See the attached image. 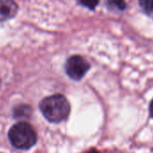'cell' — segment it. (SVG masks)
<instances>
[{
  "instance_id": "2",
  "label": "cell",
  "mask_w": 153,
  "mask_h": 153,
  "mask_svg": "<svg viewBox=\"0 0 153 153\" xmlns=\"http://www.w3.org/2000/svg\"><path fill=\"white\" fill-rule=\"evenodd\" d=\"M10 143L19 150H29L37 142L34 129L26 122H20L13 126L8 133Z\"/></svg>"
},
{
  "instance_id": "4",
  "label": "cell",
  "mask_w": 153,
  "mask_h": 153,
  "mask_svg": "<svg viewBox=\"0 0 153 153\" xmlns=\"http://www.w3.org/2000/svg\"><path fill=\"white\" fill-rule=\"evenodd\" d=\"M18 7L14 0H0V22L13 18L17 13Z\"/></svg>"
},
{
  "instance_id": "9",
  "label": "cell",
  "mask_w": 153,
  "mask_h": 153,
  "mask_svg": "<svg viewBox=\"0 0 153 153\" xmlns=\"http://www.w3.org/2000/svg\"><path fill=\"white\" fill-rule=\"evenodd\" d=\"M150 115H151V117L153 119V100L150 104Z\"/></svg>"
},
{
  "instance_id": "7",
  "label": "cell",
  "mask_w": 153,
  "mask_h": 153,
  "mask_svg": "<svg viewBox=\"0 0 153 153\" xmlns=\"http://www.w3.org/2000/svg\"><path fill=\"white\" fill-rule=\"evenodd\" d=\"M108 4L111 6L116 7L120 10H124L126 5L124 0H108Z\"/></svg>"
},
{
  "instance_id": "6",
  "label": "cell",
  "mask_w": 153,
  "mask_h": 153,
  "mask_svg": "<svg viewBox=\"0 0 153 153\" xmlns=\"http://www.w3.org/2000/svg\"><path fill=\"white\" fill-rule=\"evenodd\" d=\"M140 5L147 13H153V0H140Z\"/></svg>"
},
{
  "instance_id": "1",
  "label": "cell",
  "mask_w": 153,
  "mask_h": 153,
  "mask_svg": "<svg viewBox=\"0 0 153 153\" xmlns=\"http://www.w3.org/2000/svg\"><path fill=\"white\" fill-rule=\"evenodd\" d=\"M40 109L49 122L60 123L69 115L70 105L63 95L55 94L43 99L40 103Z\"/></svg>"
},
{
  "instance_id": "10",
  "label": "cell",
  "mask_w": 153,
  "mask_h": 153,
  "mask_svg": "<svg viewBox=\"0 0 153 153\" xmlns=\"http://www.w3.org/2000/svg\"><path fill=\"white\" fill-rule=\"evenodd\" d=\"M85 153H99V152H98V151H96V149H92V150L88 151L87 152H85Z\"/></svg>"
},
{
  "instance_id": "3",
  "label": "cell",
  "mask_w": 153,
  "mask_h": 153,
  "mask_svg": "<svg viewBox=\"0 0 153 153\" xmlns=\"http://www.w3.org/2000/svg\"><path fill=\"white\" fill-rule=\"evenodd\" d=\"M90 65L88 62L80 56H70L65 65V70L67 74L75 81L81 80L87 71L89 70Z\"/></svg>"
},
{
  "instance_id": "5",
  "label": "cell",
  "mask_w": 153,
  "mask_h": 153,
  "mask_svg": "<svg viewBox=\"0 0 153 153\" xmlns=\"http://www.w3.org/2000/svg\"><path fill=\"white\" fill-rule=\"evenodd\" d=\"M32 114V109L29 106L26 105H21L16 107L14 109V116L16 118H22V117H28Z\"/></svg>"
},
{
  "instance_id": "8",
  "label": "cell",
  "mask_w": 153,
  "mask_h": 153,
  "mask_svg": "<svg viewBox=\"0 0 153 153\" xmlns=\"http://www.w3.org/2000/svg\"><path fill=\"white\" fill-rule=\"evenodd\" d=\"M79 2L81 3V4L89 9H95L98 4V0H79Z\"/></svg>"
}]
</instances>
